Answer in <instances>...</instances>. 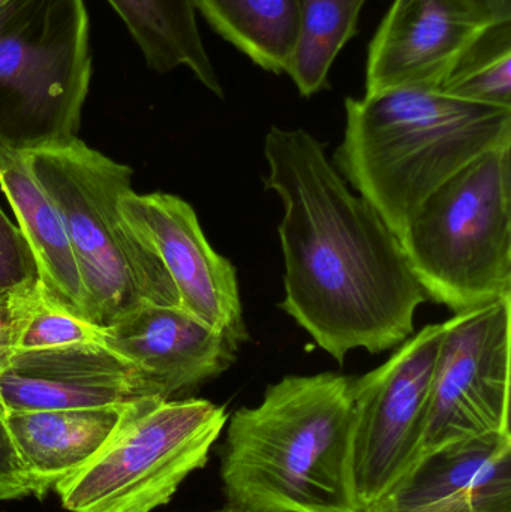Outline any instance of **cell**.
Instances as JSON below:
<instances>
[{
  "label": "cell",
  "mask_w": 511,
  "mask_h": 512,
  "mask_svg": "<svg viewBox=\"0 0 511 512\" xmlns=\"http://www.w3.org/2000/svg\"><path fill=\"white\" fill-rule=\"evenodd\" d=\"M341 176L396 236L426 198L479 156L511 146V110L440 90L392 89L347 98Z\"/></svg>",
  "instance_id": "obj_3"
},
{
  "label": "cell",
  "mask_w": 511,
  "mask_h": 512,
  "mask_svg": "<svg viewBox=\"0 0 511 512\" xmlns=\"http://www.w3.org/2000/svg\"><path fill=\"white\" fill-rule=\"evenodd\" d=\"M36 267L18 227L0 209V294L35 282Z\"/></svg>",
  "instance_id": "obj_22"
},
{
  "label": "cell",
  "mask_w": 511,
  "mask_h": 512,
  "mask_svg": "<svg viewBox=\"0 0 511 512\" xmlns=\"http://www.w3.org/2000/svg\"><path fill=\"white\" fill-rule=\"evenodd\" d=\"M68 234L84 288L86 319L108 327L143 304L180 306L149 240L126 218L134 170L80 138L24 152Z\"/></svg>",
  "instance_id": "obj_4"
},
{
  "label": "cell",
  "mask_w": 511,
  "mask_h": 512,
  "mask_svg": "<svg viewBox=\"0 0 511 512\" xmlns=\"http://www.w3.org/2000/svg\"><path fill=\"white\" fill-rule=\"evenodd\" d=\"M102 345L138 367L165 399L227 372L239 343L180 306L143 304L108 327Z\"/></svg>",
  "instance_id": "obj_13"
},
{
  "label": "cell",
  "mask_w": 511,
  "mask_h": 512,
  "mask_svg": "<svg viewBox=\"0 0 511 512\" xmlns=\"http://www.w3.org/2000/svg\"><path fill=\"white\" fill-rule=\"evenodd\" d=\"M8 309H6V292L0 294V366L8 358Z\"/></svg>",
  "instance_id": "obj_25"
},
{
  "label": "cell",
  "mask_w": 511,
  "mask_h": 512,
  "mask_svg": "<svg viewBox=\"0 0 511 512\" xmlns=\"http://www.w3.org/2000/svg\"><path fill=\"white\" fill-rule=\"evenodd\" d=\"M440 92L511 110V18L489 21L456 60Z\"/></svg>",
  "instance_id": "obj_21"
},
{
  "label": "cell",
  "mask_w": 511,
  "mask_h": 512,
  "mask_svg": "<svg viewBox=\"0 0 511 512\" xmlns=\"http://www.w3.org/2000/svg\"><path fill=\"white\" fill-rule=\"evenodd\" d=\"M426 295L455 313L511 297V146L465 165L402 231Z\"/></svg>",
  "instance_id": "obj_5"
},
{
  "label": "cell",
  "mask_w": 511,
  "mask_h": 512,
  "mask_svg": "<svg viewBox=\"0 0 511 512\" xmlns=\"http://www.w3.org/2000/svg\"><path fill=\"white\" fill-rule=\"evenodd\" d=\"M353 376H285L228 418L227 504L249 512H365L351 472Z\"/></svg>",
  "instance_id": "obj_2"
},
{
  "label": "cell",
  "mask_w": 511,
  "mask_h": 512,
  "mask_svg": "<svg viewBox=\"0 0 511 512\" xmlns=\"http://www.w3.org/2000/svg\"><path fill=\"white\" fill-rule=\"evenodd\" d=\"M227 421L225 406L209 400H141L107 447L54 492L69 512L158 510L206 466Z\"/></svg>",
  "instance_id": "obj_7"
},
{
  "label": "cell",
  "mask_w": 511,
  "mask_h": 512,
  "mask_svg": "<svg viewBox=\"0 0 511 512\" xmlns=\"http://www.w3.org/2000/svg\"><path fill=\"white\" fill-rule=\"evenodd\" d=\"M138 403L3 414L32 496L44 498L57 484L92 462Z\"/></svg>",
  "instance_id": "obj_15"
},
{
  "label": "cell",
  "mask_w": 511,
  "mask_h": 512,
  "mask_svg": "<svg viewBox=\"0 0 511 512\" xmlns=\"http://www.w3.org/2000/svg\"><path fill=\"white\" fill-rule=\"evenodd\" d=\"M488 23L470 0H395L369 44L365 95L440 90Z\"/></svg>",
  "instance_id": "obj_12"
},
{
  "label": "cell",
  "mask_w": 511,
  "mask_h": 512,
  "mask_svg": "<svg viewBox=\"0 0 511 512\" xmlns=\"http://www.w3.org/2000/svg\"><path fill=\"white\" fill-rule=\"evenodd\" d=\"M9 352L99 342L102 327L78 318L38 282L6 292Z\"/></svg>",
  "instance_id": "obj_20"
},
{
  "label": "cell",
  "mask_w": 511,
  "mask_h": 512,
  "mask_svg": "<svg viewBox=\"0 0 511 512\" xmlns=\"http://www.w3.org/2000/svg\"><path fill=\"white\" fill-rule=\"evenodd\" d=\"M32 496L29 478L0 414V502L17 501Z\"/></svg>",
  "instance_id": "obj_23"
},
{
  "label": "cell",
  "mask_w": 511,
  "mask_h": 512,
  "mask_svg": "<svg viewBox=\"0 0 511 512\" xmlns=\"http://www.w3.org/2000/svg\"><path fill=\"white\" fill-rule=\"evenodd\" d=\"M122 210L167 270L180 307L239 345L249 342L236 268L207 242L194 207L176 195L132 189Z\"/></svg>",
  "instance_id": "obj_10"
},
{
  "label": "cell",
  "mask_w": 511,
  "mask_h": 512,
  "mask_svg": "<svg viewBox=\"0 0 511 512\" xmlns=\"http://www.w3.org/2000/svg\"><path fill=\"white\" fill-rule=\"evenodd\" d=\"M474 8L489 21L510 20L511 0H470Z\"/></svg>",
  "instance_id": "obj_24"
},
{
  "label": "cell",
  "mask_w": 511,
  "mask_h": 512,
  "mask_svg": "<svg viewBox=\"0 0 511 512\" xmlns=\"http://www.w3.org/2000/svg\"><path fill=\"white\" fill-rule=\"evenodd\" d=\"M210 27L252 63L287 74L299 32V0H194Z\"/></svg>",
  "instance_id": "obj_18"
},
{
  "label": "cell",
  "mask_w": 511,
  "mask_h": 512,
  "mask_svg": "<svg viewBox=\"0 0 511 512\" xmlns=\"http://www.w3.org/2000/svg\"><path fill=\"white\" fill-rule=\"evenodd\" d=\"M510 319L504 297L444 322L417 460L462 439L511 433Z\"/></svg>",
  "instance_id": "obj_9"
},
{
  "label": "cell",
  "mask_w": 511,
  "mask_h": 512,
  "mask_svg": "<svg viewBox=\"0 0 511 512\" xmlns=\"http://www.w3.org/2000/svg\"><path fill=\"white\" fill-rule=\"evenodd\" d=\"M5 2V0H0V3Z\"/></svg>",
  "instance_id": "obj_27"
},
{
  "label": "cell",
  "mask_w": 511,
  "mask_h": 512,
  "mask_svg": "<svg viewBox=\"0 0 511 512\" xmlns=\"http://www.w3.org/2000/svg\"><path fill=\"white\" fill-rule=\"evenodd\" d=\"M152 71L186 68L207 90L224 89L198 29L194 0H107Z\"/></svg>",
  "instance_id": "obj_17"
},
{
  "label": "cell",
  "mask_w": 511,
  "mask_h": 512,
  "mask_svg": "<svg viewBox=\"0 0 511 512\" xmlns=\"http://www.w3.org/2000/svg\"><path fill=\"white\" fill-rule=\"evenodd\" d=\"M264 156V188L284 206L279 307L341 364L353 349L380 354L410 339L429 298L392 228L309 132L272 126Z\"/></svg>",
  "instance_id": "obj_1"
},
{
  "label": "cell",
  "mask_w": 511,
  "mask_h": 512,
  "mask_svg": "<svg viewBox=\"0 0 511 512\" xmlns=\"http://www.w3.org/2000/svg\"><path fill=\"white\" fill-rule=\"evenodd\" d=\"M162 397L131 361L99 342L12 352L0 366V414L131 405Z\"/></svg>",
  "instance_id": "obj_11"
},
{
  "label": "cell",
  "mask_w": 511,
  "mask_h": 512,
  "mask_svg": "<svg viewBox=\"0 0 511 512\" xmlns=\"http://www.w3.org/2000/svg\"><path fill=\"white\" fill-rule=\"evenodd\" d=\"M366 512H511V433L431 451Z\"/></svg>",
  "instance_id": "obj_14"
},
{
  "label": "cell",
  "mask_w": 511,
  "mask_h": 512,
  "mask_svg": "<svg viewBox=\"0 0 511 512\" xmlns=\"http://www.w3.org/2000/svg\"><path fill=\"white\" fill-rule=\"evenodd\" d=\"M443 324L423 327L377 369L354 379L351 472L371 510L419 456Z\"/></svg>",
  "instance_id": "obj_8"
},
{
  "label": "cell",
  "mask_w": 511,
  "mask_h": 512,
  "mask_svg": "<svg viewBox=\"0 0 511 512\" xmlns=\"http://www.w3.org/2000/svg\"><path fill=\"white\" fill-rule=\"evenodd\" d=\"M209 512H249L243 510V508L236 507V505L227 504L225 507L219 508V510H213Z\"/></svg>",
  "instance_id": "obj_26"
},
{
  "label": "cell",
  "mask_w": 511,
  "mask_h": 512,
  "mask_svg": "<svg viewBox=\"0 0 511 512\" xmlns=\"http://www.w3.org/2000/svg\"><path fill=\"white\" fill-rule=\"evenodd\" d=\"M0 191L5 194L45 291L86 319L80 270L59 213L30 170L24 152L0 144Z\"/></svg>",
  "instance_id": "obj_16"
},
{
  "label": "cell",
  "mask_w": 511,
  "mask_h": 512,
  "mask_svg": "<svg viewBox=\"0 0 511 512\" xmlns=\"http://www.w3.org/2000/svg\"><path fill=\"white\" fill-rule=\"evenodd\" d=\"M92 74L86 0L0 3V144L30 152L77 137Z\"/></svg>",
  "instance_id": "obj_6"
},
{
  "label": "cell",
  "mask_w": 511,
  "mask_h": 512,
  "mask_svg": "<svg viewBox=\"0 0 511 512\" xmlns=\"http://www.w3.org/2000/svg\"><path fill=\"white\" fill-rule=\"evenodd\" d=\"M368 0H299V32L288 65L303 98L329 89L336 57L359 32V18Z\"/></svg>",
  "instance_id": "obj_19"
}]
</instances>
